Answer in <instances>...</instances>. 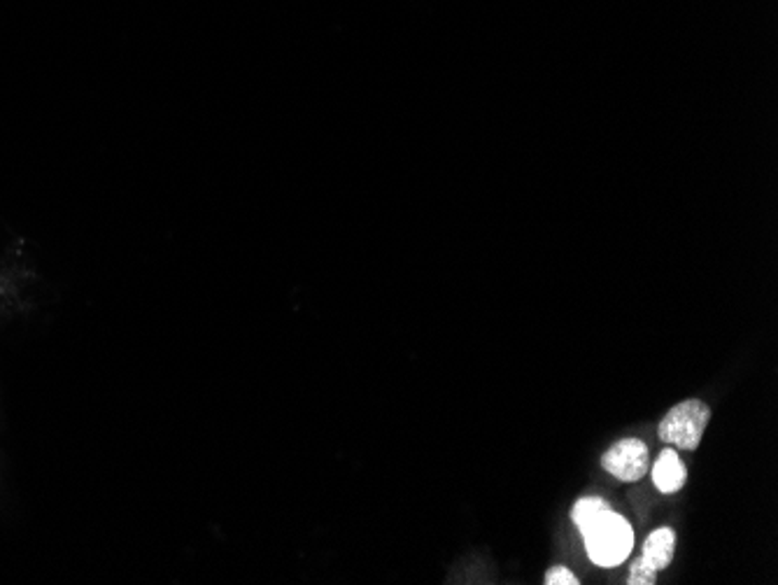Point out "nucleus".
<instances>
[{"label":"nucleus","instance_id":"f257e3e1","mask_svg":"<svg viewBox=\"0 0 778 585\" xmlns=\"http://www.w3.org/2000/svg\"><path fill=\"white\" fill-rule=\"evenodd\" d=\"M588 556L600 567H618L634 548V532L616 511L604 509L590 525L581 530Z\"/></svg>","mask_w":778,"mask_h":585},{"label":"nucleus","instance_id":"f03ea898","mask_svg":"<svg viewBox=\"0 0 778 585\" xmlns=\"http://www.w3.org/2000/svg\"><path fill=\"white\" fill-rule=\"evenodd\" d=\"M711 420L708 406L700 399H686L659 422V438L671 448L697 450Z\"/></svg>","mask_w":778,"mask_h":585},{"label":"nucleus","instance_id":"7ed1b4c3","mask_svg":"<svg viewBox=\"0 0 778 585\" xmlns=\"http://www.w3.org/2000/svg\"><path fill=\"white\" fill-rule=\"evenodd\" d=\"M602 466L618 481L634 483V481L643 478L645 471H649V466H651L649 448H645V444L639 441V438H622V441L610 446L604 452Z\"/></svg>","mask_w":778,"mask_h":585},{"label":"nucleus","instance_id":"20e7f679","mask_svg":"<svg viewBox=\"0 0 778 585\" xmlns=\"http://www.w3.org/2000/svg\"><path fill=\"white\" fill-rule=\"evenodd\" d=\"M688 481V471L686 464L678 458V452L671 450V446L667 450L659 452L657 462L653 464V483L662 495H674L681 490Z\"/></svg>","mask_w":778,"mask_h":585},{"label":"nucleus","instance_id":"39448f33","mask_svg":"<svg viewBox=\"0 0 778 585\" xmlns=\"http://www.w3.org/2000/svg\"><path fill=\"white\" fill-rule=\"evenodd\" d=\"M674 550H676V532L671 527H659L649 536V539H645L641 558L645 560V564H651L655 572H662V569H667L671 564Z\"/></svg>","mask_w":778,"mask_h":585},{"label":"nucleus","instance_id":"423d86ee","mask_svg":"<svg viewBox=\"0 0 778 585\" xmlns=\"http://www.w3.org/2000/svg\"><path fill=\"white\" fill-rule=\"evenodd\" d=\"M604 509H608V503L600 497H585V499H578L573 503V511H571V520H573V525L578 527V532H581L585 525H590L594 518H597Z\"/></svg>","mask_w":778,"mask_h":585},{"label":"nucleus","instance_id":"0eeeda50","mask_svg":"<svg viewBox=\"0 0 778 585\" xmlns=\"http://www.w3.org/2000/svg\"><path fill=\"white\" fill-rule=\"evenodd\" d=\"M657 581V572L651 567V564H645L643 558H637L632 562V567H629V585H653Z\"/></svg>","mask_w":778,"mask_h":585},{"label":"nucleus","instance_id":"6e6552de","mask_svg":"<svg viewBox=\"0 0 778 585\" xmlns=\"http://www.w3.org/2000/svg\"><path fill=\"white\" fill-rule=\"evenodd\" d=\"M545 585H578V578L567 567H551L543 578Z\"/></svg>","mask_w":778,"mask_h":585}]
</instances>
